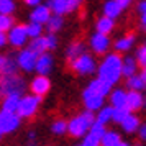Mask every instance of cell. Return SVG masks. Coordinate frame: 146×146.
<instances>
[{"label": "cell", "mask_w": 146, "mask_h": 146, "mask_svg": "<svg viewBox=\"0 0 146 146\" xmlns=\"http://www.w3.org/2000/svg\"><path fill=\"white\" fill-rule=\"evenodd\" d=\"M105 131H107L105 125H102V123H97V121H94L92 126H90V130H89V133H90V135L97 136L99 139H102V136L105 135Z\"/></svg>", "instance_id": "d590c367"}, {"label": "cell", "mask_w": 146, "mask_h": 146, "mask_svg": "<svg viewBox=\"0 0 146 146\" xmlns=\"http://www.w3.org/2000/svg\"><path fill=\"white\" fill-rule=\"evenodd\" d=\"M77 146H82V145H77Z\"/></svg>", "instance_id": "db71d44e"}, {"label": "cell", "mask_w": 146, "mask_h": 146, "mask_svg": "<svg viewBox=\"0 0 146 146\" xmlns=\"http://www.w3.org/2000/svg\"><path fill=\"white\" fill-rule=\"evenodd\" d=\"M62 27H64V18L59 17V15H51L49 20L46 21V30H48V33H51V35H56Z\"/></svg>", "instance_id": "83f0119b"}, {"label": "cell", "mask_w": 146, "mask_h": 146, "mask_svg": "<svg viewBox=\"0 0 146 146\" xmlns=\"http://www.w3.org/2000/svg\"><path fill=\"white\" fill-rule=\"evenodd\" d=\"M121 12H123L121 7L115 0H107L105 3H104V17H107V18L115 20V18H118L120 15H121Z\"/></svg>", "instance_id": "603a6c76"}, {"label": "cell", "mask_w": 146, "mask_h": 146, "mask_svg": "<svg viewBox=\"0 0 146 146\" xmlns=\"http://www.w3.org/2000/svg\"><path fill=\"white\" fill-rule=\"evenodd\" d=\"M17 10L15 0H0V15H13Z\"/></svg>", "instance_id": "1f68e13d"}, {"label": "cell", "mask_w": 146, "mask_h": 146, "mask_svg": "<svg viewBox=\"0 0 146 146\" xmlns=\"http://www.w3.org/2000/svg\"><path fill=\"white\" fill-rule=\"evenodd\" d=\"M7 33H2V31H0V49H2V48L3 46H7Z\"/></svg>", "instance_id": "ee69618b"}, {"label": "cell", "mask_w": 146, "mask_h": 146, "mask_svg": "<svg viewBox=\"0 0 146 146\" xmlns=\"http://www.w3.org/2000/svg\"><path fill=\"white\" fill-rule=\"evenodd\" d=\"M51 131L54 135H64L67 131V121L62 118H58L54 120L53 123H51Z\"/></svg>", "instance_id": "d6a6232c"}, {"label": "cell", "mask_w": 146, "mask_h": 146, "mask_svg": "<svg viewBox=\"0 0 146 146\" xmlns=\"http://www.w3.org/2000/svg\"><path fill=\"white\" fill-rule=\"evenodd\" d=\"M46 7L49 8V12L53 15H59L64 17L66 13H69V5H67V0H48Z\"/></svg>", "instance_id": "d6986e66"}, {"label": "cell", "mask_w": 146, "mask_h": 146, "mask_svg": "<svg viewBox=\"0 0 146 146\" xmlns=\"http://www.w3.org/2000/svg\"><path fill=\"white\" fill-rule=\"evenodd\" d=\"M82 102H84L86 110H89V112H99L100 108L104 107L105 99L100 97V95H97V94H94L92 90H89L86 87L84 92H82Z\"/></svg>", "instance_id": "30bf717a"}, {"label": "cell", "mask_w": 146, "mask_h": 146, "mask_svg": "<svg viewBox=\"0 0 146 146\" xmlns=\"http://www.w3.org/2000/svg\"><path fill=\"white\" fill-rule=\"evenodd\" d=\"M94 121H95V113L84 110L80 115H76L67 121V133L72 138H84L89 133Z\"/></svg>", "instance_id": "7a4b0ae2"}, {"label": "cell", "mask_w": 146, "mask_h": 146, "mask_svg": "<svg viewBox=\"0 0 146 146\" xmlns=\"http://www.w3.org/2000/svg\"><path fill=\"white\" fill-rule=\"evenodd\" d=\"M139 125H141V121H139V118L135 115V113H128V117H126L121 123H120V126H121V130L125 133H128V135H131V133H136L138 131Z\"/></svg>", "instance_id": "ac0fdd59"}, {"label": "cell", "mask_w": 146, "mask_h": 146, "mask_svg": "<svg viewBox=\"0 0 146 146\" xmlns=\"http://www.w3.org/2000/svg\"><path fill=\"white\" fill-rule=\"evenodd\" d=\"M89 46H90V49L97 56H102V54L108 53V49L112 46V41L108 38V35H102V33H97L95 31L90 36V40H89Z\"/></svg>", "instance_id": "9c48e42d"}, {"label": "cell", "mask_w": 146, "mask_h": 146, "mask_svg": "<svg viewBox=\"0 0 146 146\" xmlns=\"http://www.w3.org/2000/svg\"><path fill=\"white\" fill-rule=\"evenodd\" d=\"M36 59H38V54L33 53L30 48H23V49L18 51V54H17L18 69L25 71V72H33L35 66H36Z\"/></svg>", "instance_id": "52a82bcc"}, {"label": "cell", "mask_w": 146, "mask_h": 146, "mask_svg": "<svg viewBox=\"0 0 146 146\" xmlns=\"http://www.w3.org/2000/svg\"><path fill=\"white\" fill-rule=\"evenodd\" d=\"M145 107H146V97H145Z\"/></svg>", "instance_id": "f5cc1de1"}, {"label": "cell", "mask_w": 146, "mask_h": 146, "mask_svg": "<svg viewBox=\"0 0 146 146\" xmlns=\"http://www.w3.org/2000/svg\"><path fill=\"white\" fill-rule=\"evenodd\" d=\"M139 76H141V79L146 82V67H143V69H141V74H139Z\"/></svg>", "instance_id": "bcb514c9"}, {"label": "cell", "mask_w": 146, "mask_h": 146, "mask_svg": "<svg viewBox=\"0 0 146 146\" xmlns=\"http://www.w3.org/2000/svg\"><path fill=\"white\" fill-rule=\"evenodd\" d=\"M121 62H123V58L118 53L105 54L104 61L97 66V77L107 82L108 86L118 84L121 79Z\"/></svg>", "instance_id": "6da1fadb"}, {"label": "cell", "mask_w": 146, "mask_h": 146, "mask_svg": "<svg viewBox=\"0 0 146 146\" xmlns=\"http://www.w3.org/2000/svg\"><path fill=\"white\" fill-rule=\"evenodd\" d=\"M121 141V136H120L118 131L115 130H107L105 135L100 139V146H117Z\"/></svg>", "instance_id": "d4e9b609"}, {"label": "cell", "mask_w": 146, "mask_h": 146, "mask_svg": "<svg viewBox=\"0 0 146 146\" xmlns=\"http://www.w3.org/2000/svg\"><path fill=\"white\" fill-rule=\"evenodd\" d=\"M27 146H36V139H28V145Z\"/></svg>", "instance_id": "c3c4849f"}, {"label": "cell", "mask_w": 146, "mask_h": 146, "mask_svg": "<svg viewBox=\"0 0 146 146\" xmlns=\"http://www.w3.org/2000/svg\"><path fill=\"white\" fill-rule=\"evenodd\" d=\"M117 146H131V145H130V143H126V141H123V139H121V141H120V143H118Z\"/></svg>", "instance_id": "681fc988"}, {"label": "cell", "mask_w": 146, "mask_h": 146, "mask_svg": "<svg viewBox=\"0 0 146 146\" xmlns=\"http://www.w3.org/2000/svg\"><path fill=\"white\" fill-rule=\"evenodd\" d=\"M128 113H131L126 107H120V108H113V115H112V121H115V123H121L123 120L128 117Z\"/></svg>", "instance_id": "836d02e7"}, {"label": "cell", "mask_w": 146, "mask_h": 146, "mask_svg": "<svg viewBox=\"0 0 146 146\" xmlns=\"http://www.w3.org/2000/svg\"><path fill=\"white\" fill-rule=\"evenodd\" d=\"M27 5H30V7H36V5H41V2L43 0H23Z\"/></svg>", "instance_id": "f6af8a7d"}, {"label": "cell", "mask_w": 146, "mask_h": 146, "mask_svg": "<svg viewBox=\"0 0 146 146\" xmlns=\"http://www.w3.org/2000/svg\"><path fill=\"white\" fill-rule=\"evenodd\" d=\"M115 28V20L107 18V17H100L99 20L95 21V31L102 35H110Z\"/></svg>", "instance_id": "44dd1931"}, {"label": "cell", "mask_w": 146, "mask_h": 146, "mask_svg": "<svg viewBox=\"0 0 146 146\" xmlns=\"http://www.w3.org/2000/svg\"><path fill=\"white\" fill-rule=\"evenodd\" d=\"M86 53V44L82 43V41H74L72 44H69V48H67L66 51V56L69 61L76 59V58H79L80 54Z\"/></svg>", "instance_id": "484cf974"}, {"label": "cell", "mask_w": 146, "mask_h": 146, "mask_svg": "<svg viewBox=\"0 0 146 146\" xmlns=\"http://www.w3.org/2000/svg\"><path fill=\"white\" fill-rule=\"evenodd\" d=\"M135 59L138 62V66L141 67H146V44L145 46H139L136 49V56H135Z\"/></svg>", "instance_id": "8d00e7d4"}, {"label": "cell", "mask_w": 146, "mask_h": 146, "mask_svg": "<svg viewBox=\"0 0 146 146\" xmlns=\"http://www.w3.org/2000/svg\"><path fill=\"white\" fill-rule=\"evenodd\" d=\"M141 107H145V97L141 92H135V90H128L126 92V108L130 112L139 110Z\"/></svg>", "instance_id": "2e32d148"}, {"label": "cell", "mask_w": 146, "mask_h": 146, "mask_svg": "<svg viewBox=\"0 0 146 146\" xmlns=\"http://www.w3.org/2000/svg\"><path fill=\"white\" fill-rule=\"evenodd\" d=\"M20 99L21 95H8L5 99H2V110L3 112H10V113H17Z\"/></svg>", "instance_id": "cb8c5ba5"}, {"label": "cell", "mask_w": 146, "mask_h": 146, "mask_svg": "<svg viewBox=\"0 0 146 146\" xmlns=\"http://www.w3.org/2000/svg\"><path fill=\"white\" fill-rule=\"evenodd\" d=\"M117 3H118L120 7H121V10H125V8H128L130 5L133 3V0H115Z\"/></svg>", "instance_id": "b9f144b4"}, {"label": "cell", "mask_w": 146, "mask_h": 146, "mask_svg": "<svg viewBox=\"0 0 146 146\" xmlns=\"http://www.w3.org/2000/svg\"><path fill=\"white\" fill-rule=\"evenodd\" d=\"M87 89H89V90H92L94 94L100 95V97H104V99H105L107 95H110V92H112V86H108L107 82L100 80L99 77H97V79H94V80H90V82H89V86H87Z\"/></svg>", "instance_id": "e0dca14e"}, {"label": "cell", "mask_w": 146, "mask_h": 146, "mask_svg": "<svg viewBox=\"0 0 146 146\" xmlns=\"http://www.w3.org/2000/svg\"><path fill=\"white\" fill-rule=\"evenodd\" d=\"M41 100H43V97L33 95V94H30V95H21L17 115H18L21 120L35 117L36 112H38V108H40V105H41Z\"/></svg>", "instance_id": "277c9868"}, {"label": "cell", "mask_w": 146, "mask_h": 146, "mask_svg": "<svg viewBox=\"0 0 146 146\" xmlns=\"http://www.w3.org/2000/svg\"><path fill=\"white\" fill-rule=\"evenodd\" d=\"M135 43H136V36L133 33H128V35H125V36H121V38H118V40L115 41V44H113L115 53H118V54L120 53H128V51L135 46Z\"/></svg>", "instance_id": "9a60e30c"}, {"label": "cell", "mask_w": 146, "mask_h": 146, "mask_svg": "<svg viewBox=\"0 0 146 146\" xmlns=\"http://www.w3.org/2000/svg\"><path fill=\"white\" fill-rule=\"evenodd\" d=\"M46 44H48V49H49V51H53V49H56V48H58V38H56V35L48 33Z\"/></svg>", "instance_id": "f35d334b"}, {"label": "cell", "mask_w": 146, "mask_h": 146, "mask_svg": "<svg viewBox=\"0 0 146 146\" xmlns=\"http://www.w3.org/2000/svg\"><path fill=\"white\" fill-rule=\"evenodd\" d=\"M49 89H51V80H49L48 76H40V74H36L33 79H31V82H30V90H31L33 95L43 97V95H46V94L49 92Z\"/></svg>", "instance_id": "8fae6325"}, {"label": "cell", "mask_w": 146, "mask_h": 146, "mask_svg": "<svg viewBox=\"0 0 146 146\" xmlns=\"http://www.w3.org/2000/svg\"><path fill=\"white\" fill-rule=\"evenodd\" d=\"M27 90V82L18 74L0 76V97L5 99L8 95H23Z\"/></svg>", "instance_id": "3957f363"}, {"label": "cell", "mask_w": 146, "mask_h": 146, "mask_svg": "<svg viewBox=\"0 0 146 146\" xmlns=\"http://www.w3.org/2000/svg\"><path fill=\"white\" fill-rule=\"evenodd\" d=\"M136 71H138V62H136V59L131 58V56L123 58V62H121V77H126L128 79V77L135 76Z\"/></svg>", "instance_id": "ffe728a7"}, {"label": "cell", "mask_w": 146, "mask_h": 146, "mask_svg": "<svg viewBox=\"0 0 146 146\" xmlns=\"http://www.w3.org/2000/svg\"><path fill=\"white\" fill-rule=\"evenodd\" d=\"M25 27H27V35H28L30 40L43 36V25H40V23H33V21H30V23L25 25Z\"/></svg>", "instance_id": "4dcf8cb0"}, {"label": "cell", "mask_w": 146, "mask_h": 146, "mask_svg": "<svg viewBox=\"0 0 146 146\" xmlns=\"http://www.w3.org/2000/svg\"><path fill=\"white\" fill-rule=\"evenodd\" d=\"M18 74L17 54H0V76Z\"/></svg>", "instance_id": "7c38bea8"}, {"label": "cell", "mask_w": 146, "mask_h": 146, "mask_svg": "<svg viewBox=\"0 0 146 146\" xmlns=\"http://www.w3.org/2000/svg\"><path fill=\"white\" fill-rule=\"evenodd\" d=\"M112 115H113V107L104 105L97 112V115H95V121L97 123H102V125H107L108 121H112Z\"/></svg>", "instance_id": "f546056e"}, {"label": "cell", "mask_w": 146, "mask_h": 146, "mask_svg": "<svg viewBox=\"0 0 146 146\" xmlns=\"http://www.w3.org/2000/svg\"><path fill=\"white\" fill-rule=\"evenodd\" d=\"M82 2H84V0H67V5H69V13H71V12H76V10H79L80 5H82Z\"/></svg>", "instance_id": "ab89813d"}, {"label": "cell", "mask_w": 146, "mask_h": 146, "mask_svg": "<svg viewBox=\"0 0 146 146\" xmlns=\"http://www.w3.org/2000/svg\"><path fill=\"white\" fill-rule=\"evenodd\" d=\"M136 133H138V136H139L141 141H146V123H141Z\"/></svg>", "instance_id": "60d3db41"}, {"label": "cell", "mask_w": 146, "mask_h": 146, "mask_svg": "<svg viewBox=\"0 0 146 146\" xmlns=\"http://www.w3.org/2000/svg\"><path fill=\"white\" fill-rule=\"evenodd\" d=\"M2 136H3V135H2V133H0V139H2Z\"/></svg>", "instance_id": "816d5d0a"}, {"label": "cell", "mask_w": 146, "mask_h": 146, "mask_svg": "<svg viewBox=\"0 0 146 146\" xmlns=\"http://www.w3.org/2000/svg\"><path fill=\"white\" fill-rule=\"evenodd\" d=\"M138 13H139V17L146 15V0H141L138 3Z\"/></svg>", "instance_id": "7bdbcfd3"}, {"label": "cell", "mask_w": 146, "mask_h": 146, "mask_svg": "<svg viewBox=\"0 0 146 146\" xmlns=\"http://www.w3.org/2000/svg\"><path fill=\"white\" fill-rule=\"evenodd\" d=\"M27 48H30L33 53H36L38 56L40 54H44L48 51V44H46V36H40V38H33L30 41V44Z\"/></svg>", "instance_id": "4316f807"}, {"label": "cell", "mask_w": 146, "mask_h": 146, "mask_svg": "<svg viewBox=\"0 0 146 146\" xmlns=\"http://www.w3.org/2000/svg\"><path fill=\"white\" fill-rule=\"evenodd\" d=\"M21 118L17 113H10V112H3L0 110V133L7 135V133H13L20 128Z\"/></svg>", "instance_id": "ba28073f"}, {"label": "cell", "mask_w": 146, "mask_h": 146, "mask_svg": "<svg viewBox=\"0 0 146 146\" xmlns=\"http://www.w3.org/2000/svg\"><path fill=\"white\" fill-rule=\"evenodd\" d=\"M51 15L53 13L49 12V8L46 5H36V7H33L31 13H30V21L40 23V25H46V21L49 20Z\"/></svg>", "instance_id": "5bb4252c"}, {"label": "cell", "mask_w": 146, "mask_h": 146, "mask_svg": "<svg viewBox=\"0 0 146 146\" xmlns=\"http://www.w3.org/2000/svg\"><path fill=\"white\" fill-rule=\"evenodd\" d=\"M126 87H128V90L141 92L143 89H146V82L141 79V76H139V74H135V76H131V77H128V79H126Z\"/></svg>", "instance_id": "f1b7e54d"}, {"label": "cell", "mask_w": 146, "mask_h": 146, "mask_svg": "<svg viewBox=\"0 0 146 146\" xmlns=\"http://www.w3.org/2000/svg\"><path fill=\"white\" fill-rule=\"evenodd\" d=\"M53 66H54V58L49 53H44V54H40L38 56L35 71H36V74H40V76H48V74L53 71Z\"/></svg>", "instance_id": "4fadbf2b"}, {"label": "cell", "mask_w": 146, "mask_h": 146, "mask_svg": "<svg viewBox=\"0 0 146 146\" xmlns=\"http://www.w3.org/2000/svg\"><path fill=\"white\" fill-rule=\"evenodd\" d=\"M110 107H113V108L126 107V90H123V89L112 90L110 92Z\"/></svg>", "instance_id": "7402d4cb"}, {"label": "cell", "mask_w": 146, "mask_h": 146, "mask_svg": "<svg viewBox=\"0 0 146 146\" xmlns=\"http://www.w3.org/2000/svg\"><path fill=\"white\" fill-rule=\"evenodd\" d=\"M135 146H143V145H141V143H136V145H135Z\"/></svg>", "instance_id": "f907efd6"}, {"label": "cell", "mask_w": 146, "mask_h": 146, "mask_svg": "<svg viewBox=\"0 0 146 146\" xmlns=\"http://www.w3.org/2000/svg\"><path fill=\"white\" fill-rule=\"evenodd\" d=\"M28 35H27V27L25 25H13L10 28V31L7 33V41L13 48H25L28 44Z\"/></svg>", "instance_id": "8992f818"}, {"label": "cell", "mask_w": 146, "mask_h": 146, "mask_svg": "<svg viewBox=\"0 0 146 146\" xmlns=\"http://www.w3.org/2000/svg\"><path fill=\"white\" fill-rule=\"evenodd\" d=\"M28 139H36V133L30 131V133H28Z\"/></svg>", "instance_id": "7dc6e473"}, {"label": "cell", "mask_w": 146, "mask_h": 146, "mask_svg": "<svg viewBox=\"0 0 146 146\" xmlns=\"http://www.w3.org/2000/svg\"><path fill=\"white\" fill-rule=\"evenodd\" d=\"M145 28H146V25H145Z\"/></svg>", "instance_id": "11a10c76"}, {"label": "cell", "mask_w": 146, "mask_h": 146, "mask_svg": "<svg viewBox=\"0 0 146 146\" xmlns=\"http://www.w3.org/2000/svg\"><path fill=\"white\" fill-rule=\"evenodd\" d=\"M69 64H71V69L79 76H90V74L97 72V66H99L95 58L87 53L80 54L79 58H76L72 61H69Z\"/></svg>", "instance_id": "5b68a950"}, {"label": "cell", "mask_w": 146, "mask_h": 146, "mask_svg": "<svg viewBox=\"0 0 146 146\" xmlns=\"http://www.w3.org/2000/svg\"><path fill=\"white\" fill-rule=\"evenodd\" d=\"M15 25V20L12 15H0V31L7 33L10 31V28Z\"/></svg>", "instance_id": "e575fe53"}, {"label": "cell", "mask_w": 146, "mask_h": 146, "mask_svg": "<svg viewBox=\"0 0 146 146\" xmlns=\"http://www.w3.org/2000/svg\"><path fill=\"white\" fill-rule=\"evenodd\" d=\"M82 146H100V139L97 136L90 135V133H87L82 138Z\"/></svg>", "instance_id": "74e56055"}]
</instances>
